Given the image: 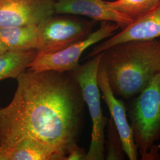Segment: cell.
Masks as SVG:
<instances>
[{"instance_id": "obj_4", "label": "cell", "mask_w": 160, "mask_h": 160, "mask_svg": "<svg viewBox=\"0 0 160 160\" xmlns=\"http://www.w3.org/2000/svg\"><path fill=\"white\" fill-rule=\"evenodd\" d=\"M102 53L92 57L85 64L70 72L78 83L92 119V131L89 149L85 160L105 159V128L108 119L103 116L100 102V90L97 74Z\"/></svg>"}, {"instance_id": "obj_12", "label": "cell", "mask_w": 160, "mask_h": 160, "mask_svg": "<svg viewBox=\"0 0 160 160\" xmlns=\"http://www.w3.org/2000/svg\"><path fill=\"white\" fill-rule=\"evenodd\" d=\"M0 40L8 51H36L38 42V25L0 28Z\"/></svg>"}, {"instance_id": "obj_11", "label": "cell", "mask_w": 160, "mask_h": 160, "mask_svg": "<svg viewBox=\"0 0 160 160\" xmlns=\"http://www.w3.org/2000/svg\"><path fill=\"white\" fill-rule=\"evenodd\" d=\"M0 160H61L40 141L26 138L8 148H0Z\"/></svg>"}, {"instance_id": "obj_14", "label": "cell", "mask_w": 160, "mask_h": 160, "mask_svg": "<svg viewBox=\"0 0 160 160\" xmlns=\"http://www.w3.org/2000/svg\"><path fill=\"white\" fill-rule=\"evenodd\" d=\"M160 0H116L106 1L108 6L122 14L134 20L151 11Z\"/></svg>"}, {"instance_id": "obj_16", "label": "cell", "mask_w": 160, "mask_h": 160, "mask_svg": "<svg viewBox=\"0 0 160 160\" xmlns=\"http://www.w3.org/2000/svg\"><path fill=\"white\" fill-rule=\"evenodd\" d=\"M87 152L77 143L73 144L69 149L65 160H85Z\"/></svg>"}, {"instance_id": "obj_8", "label": "cell", "mask_w": 160, "mask_h": 160, "mask_svg": "<svg viewBox=\"0 0 160 160\" xmlns=\"http://www.w3.org/2000/svg\"><path fill=\"white\" fill-rule=\"evenodd\" d=\"M97 83L102 94V98L109 109L110 118L119 134L125 154L129 160H138L139 153L131 126L127 118L126 106L122 100L116 98L112 92L105 69L100 62L97 74Z\"/></svg>"}, {"instance_id": "obj_7", "label": "cell", "mask_w": 160, "mask_h": 160, "mask_svg": "<svg viewBox=\"0 0 160 160\" xmlns=\"http://www.w3.org/2000/svg\"><path fill=\"white\" fill-rule=\"evenodd\" d=\"M55 0H0V28L39 25L55 14Z\"/></svg>"}, {"instance_id": "obj_10", "label": "cell", "mask_w": 160, "mask_h": 160, "mask_svg": "<svg viewBox=\"0 0 160 160\" xmlns=\"http://www.w3.org/2000/svg\"><path fill=\"white\" fill-rule=\"evenodd\" d=\"M54 10L55 14L81 15L96 21L113 22L122 29L133 22L103 0H55Z\"/></svg>"}, {"instance_id": "obj_3", "label": "cell", "mask_w": 160, "mask_h": 160, "mask_svg": "<svg viewBox=\"0 0 160 160\" xmlns=\"http://www.w3.org/2000/svg\"><path fill=\"white\" fill-rule=\"evenodd\" d=\"M127 115L142 160H156L160 145V73L143 90L129 100Z\"/></svg>"}, {"instance_id": "obj_1", "label": "cell", "mask_w": 160, "mask_h": 160, "mask_svg": "<svg viewBox=\"0 0 160 160\" xmlns=\"http://www.w3.org/2000/svg\"><path fill=\"white\" fill-rule=\"evenodd\" d=\"M7 106L0 107V148L26 139L40 141L65 160L82 131L86 104L70 72L26 70Z\"/></svg>"}, {"instance_id": "obj_15", "label": "cell", "mask_w": 160, "mask_h": 160, "mask_svg": "<svg viewBox=\"0 0 160 160\" xmlns=\"http://www.w3.org/2000/svg\"><path fill=\"white\" fill-rule=\"evenodd\" d=\"M107 141H105V158L108 160L125 159V152L119 134L110 118L107 123Z\"/></svg>"}, {"instance_id": "obj_2", "label": "cell", "mask_w": 160, "mask_h": 160, "mask_svg": "<svg viewBox=\"0 0 160 160\" xmlns=\"http://www.w3.org/2000/svg\"><path fill=\"white\" fill-rule=\"evenodd\" d=\"M100 63L116 96L129 100L160 73V40L129 41L101 52Z\"/></svg>"}, {"instance_id": "obj_5", "label": "cell", "mask_w": 160, "mask_h": 160, "mask_svg": "<svg viewBox=\"0 0 160 160\" xmlns=\"http://www.w3.org/2000/svg\"><path fill=\"white\" fill-rule=\"evenodd\" d=\"M119 28H121L117 23L102 22L100 28L90 33L85 39L59 51L40 55H37L28 69L32 71L72 72L80 65V57L87 49L111 37Z\"/></svg>"}, {"instance_id": "obj_6", "label": "cell", "mask_w": 160, "mask_h": 160, "mask_svg": "<svg viewBox=\"0 0 160 160\" xmlns=\"http://www.w3.org/2000/svg\"><path fill=\"white\" fill-rule=\"evenodd\" d=\"M93 23L69 17H48L38 25L37 55L59 51L92 33Z\"/></svg>"}, {"instance_id": "obj_17", "label": "cell", "mask_w": 160, "mask_h": 160, "mask_svg": "<svg viewBox=\"0 0 160 160\" xmlns=\"http://www.w3.org/2000/svg\"><path fill=\"white\" fill-rule=\"evenodd\" d=\"M7 51H8L7 48L4 45V44L0 40V54L4 52Z\"/></svg>"}, {"instance_id": "obj_13", "label": "cell", "mask_w": 160, "mask_h": 160, "mask_svg": "<svg viewBox=\"0 0 160 160\" xmlns=\"http://www.w3.org/2000/svg\"><path fill=\"white\" fill-rule=\"evenodd\" d=\"M37 55L36 50L18 52L7 51L0 54V81L8 78H17Z\"/></svg>"}, {"instance_id": "obj_9", "label": "cell", "mask_w": 160, "mask_h": 160, "mask_svg": "<svg viewBox=\"0 0 160 160\" xmlns=\"http://www.w3.org/2000/svg\"><path fill=\"white\" fill-rule=\"evenodd\" d=\"M107 40L94 46L88 57L92 58L112 46L129 41L157 39L160 38V1L158 4L143 16L133 20Z\"/></svg>"}]
</instances>
